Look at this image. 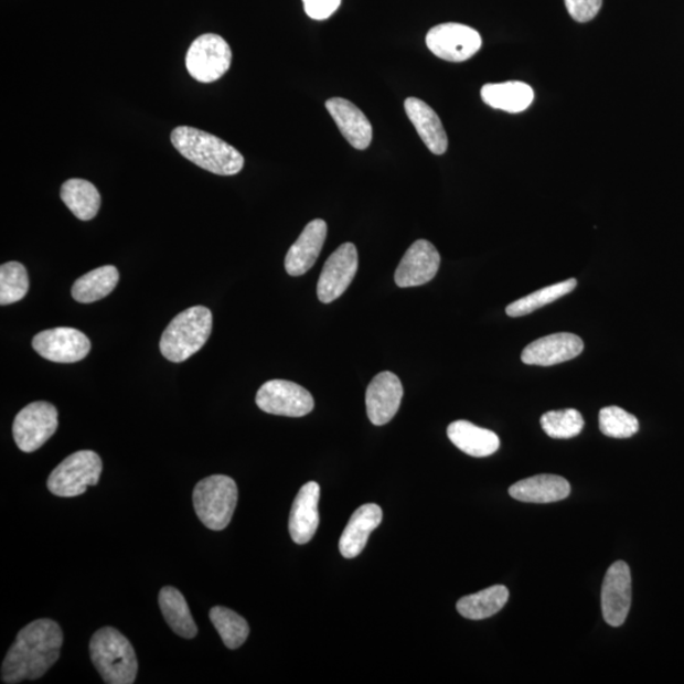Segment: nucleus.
I'll return each mask as SVG.
<instances>
[{
    "label": "nucleus",
    "instance_id": "nucleus-1",
    "mask_svg": "<svg viewBox=\"0 0 684 684\" xmlns=\"http://www.w3.org/2000/svg\"><path fill=\"white\" fill-rule=\"evenodd\" d=\"M64 635L58 623L41 619L23 628L4 658L2 681L7 684L39 680L60 656Z\"/></svg>",
    "mask_w": 684,
    "mask_h": 684
},
{
    "label": "nucleus",
    "instance_id": "nucleus-2",
    "mask_svg": "<svg viewBox=\"0 0 684 684\" xmlns=\"http://www.w3.org/2000/svg\"><path fill=\"white\" fill-rule=\"evenodd\" d=\"M171 143L182 156L210 173L229 177L243 170L245 160L220 137L190 126H179L170 135Z\"/></svg>",
    "mask_w": 684,
    "mask_h": 684
},
{
    "label": "nucleus",
    "instance_id": "nucleus-3",
    "mask_svg": "<svg viewBox=\"0 0 684 684\" xmlns=\"http://www.w3.org/2000/svg\"><path fill=\"white\" fill-rule=\"evenodd\" d=\"M94 666L108 684H132L139 671L135 649L126 637L114 628H101L90 639Z\"/></svg>",
    "mask_w": 684,
    "mask_h": 684
},
{
    "label": "nucleus",
    "instance_id": "nucleus-4",
    "mask_svg": "<svg viewBox=\"0 0 684 684\" xmlns=\"http://www.w3.org/2000/svg\"><path fill=\"white\" fill-rule=\"evenodd\" d=\"M213 318L207 307L194 306L179 313L162 333L160 352L173 363H183L209 341Z\"/></svg>",
    "mask_w": 684,
    "mask_h": 684
},
{
    "label": "nucleus",
    "instance_id": "nucleus-5",
    "mask_svg": "<svg viewBox=\"0 0 684 684\" xmlns=\"http://www.w3.org/2000/svg\"><path fill=\"white\" fill-rule=\"evenodd\" d=\"M237 500L236 482L227 475H211L194 487L193 503L196 516L213 532H221L229 525Z\"/></svg>",
    "mask_w": 684,
    "mask_h": 684
},
{
    "label": "nucleus",
    "instance_id": "nucleus-6",
    "mask_svg": "<svg viewBox=\"0 0 684 684\" xmlns=\"http://www.w3.org/2000/svg\"><path fill=\"white\" fill-rule=\"evenodd\" d=\"M101 459L92 450H81L67 457L50 474L47 489L57 498H76L96 485L101 474Z\"/></svg>",
    "mask_w": 684,
    "mask_h": 684
},
{
    "label": "nucleus",
    "instance_id": "nucleus-7",
    "mask_svg": "<svg viewBox=\"0 0 684 684\" xmlns=\"http://www.w3.org/2000/svg\"><path fill=\"white\" fill-rule=\"evenodd\" d=\"M233 62L229 45L215 33L202 34L188 49L185 65L196 82L210 84L222 78Z\"/></svg>",
    "mask_w": 684,
    "mask_h": 684
},
{
    "label": "nucleus",
    "instance_id": "nucleus-8",
    "mask_svg": "<svg viewBox=\"0 0 684 684\" xmlns=\"http://www.w3.org/2000/svg\"><path fill=\"white\" fill-rule=\"evenodd\" d=\"M57 409L49 402H33L15 416L13 438L24 452L39 450L57 430Z\"/></svg>",
    "mask_w": 684,
    "mask_h": 684
},
{
    "label": "nucleus",
    "instance_id": "nucleus-9",
    "mask_svg": "<svg viewBox=\"0 0 684 684\" xmlns=\"http://www.w3.org/2000/svg\"><path fill=\"white\" fill-rule=\"evenodd\" d=\"M426 45L435 56L445 62L463 63L482 47V38L469 25L442 23L427 33Z\"/></svg>",
    "mask_w": 684,
    "mask_h": 684
},
{
    "label": "nucleus",
    "instance_id": "nucleus-10",
    "mask_svg": "<svg viewBox=\"0 0 684 684\" xmlns=\"http://www.w3.org/2000/svg\"><path fill=\"white\" fill-rule=\"evenodd\" d=\"M256 405L264 413L286 417H303L311 414L314 399L310 392L295 382L274 380L264 383Z\"/></svg>",
    "mask_w": 684,
    "mask_h": 684
},
{
    "label": "nucleus",
    "instance_id": "nucleus-11",
    "mask_svg": "<svg viewBox=\"0 0 684 684\" xmlns=\"http://www.w3.org/2000/svg\"><path fill=\"white\" fill-rule=\"evenodd\" d=\"M32 346L46 361L66 364L83 361L92 348L87 335L72 328L41 331L33 338Z\"/></svg>",
    "mask_w": 684,
    "mask_h": 684
},
{
    "label": "nucleus",
    "instance_id": "nucleus-12",
    "mask_svg": "<svg viewBox=\"0 0 684 684\" xmlns=\"http://www.w3.org/2000/svg\"><path fill=\"white\" fill-rule=\"evenodd\" d=\"M359 267L357 250L354 244L345 243L338 247L327 263L318 285V297L322 303L336 301L352 285Z\"/></svg>",
    "mask_w": 684,
    "mask_h": 684
},
{
    "label": "nucleus",
    "instance_id": "nucleus-13",
    "mask_svg": "<svg viewBox=\"0 0 684 684\" xmlns=\"http://www.w3.org/2000/svg\"><path fill=\"white\" fill-rule=\"evenodd\" d=\"M603 619L612 628L627 621L631 607V573L626 562L612 564L606 573L602 586Z\"/></svg>",
    "mask_w": 684,
    "mask_h": 684
},
{
    "label": "nucleus",
    "instance_id": "nucleus-14",
    "mask_svg": "<svg viewBox=\"0 0 684 684\" xmlns=\"http://www.w3.org/2000/svg\"><path fill=\"white\" fill-rule=\"evenodd\" d=\"M440 254L427 239H417L402 258L395 274L400 288L420 287L429 284L440 268Z\"/></svg>",
    "mask_w": 684,
    "mask_h": 684
},
{
    "label": "nucleus",
    "instance_id": "nucleus-15",
    "mask_svg": "<svg viewBox=\"0 0 684 684\" xmlns=\"http://www.w3.org/2000/svg\"><path fill=\"white\" fill-rule=\"evenodd\" d=\"M404 387L396 374L382 372L375 375L366 389L365 404L370 420L375 426H383L392 421L398 413Z\"/></svg>",
    "mask_w": 684,
    "mask_h": 684
},
{
    "label": "nucleus",
    "instance_id": "nucleus-16",
    "mask_svg": "<svg viewBox=\"0 0 684 684\" xmlns=\"http://www.w3.org/2000/svg\"><path fill=\"white\" fill-rule=\"evenodd\" d=\"M584 341L575 333L560 332L532 342L521 354L527 365L552 366L569 362L584 352Z\"/></svg>",
    "mask_w": 684,
    "mask_h": 684
},
{
    "label": "nucleus",
    "instance_id": "nucleus-17",
    "mask_svg": "<svg viewBox=\"0 0 684 684\" xmlns=\"http://www.w3.org/2000/svg\"><path fill=\"white\" fill-rule=\"evenodd\" d=\"M320 485L306 483L299 490L289 515V534L296 544L304 545L312 541L320 525Z\"/></svg>",
    "mask_w": 684,
    "mask_h": 684
},
{
    "label": "nucleus",
    "instance_id": "nucleus-18",
    "mask_svg": "<svg viewBox=\"0 0 684 684\" xmlns=\"http://www.w3.org/2000/svg\"><path fill=\"white\" fill-rule=\"evenodd\" d=\"M327 237L328 224L321 218L311 221L304 227L286 256L285 265L289 276L301 277L313 267Z\"/></svg>",
    "mask_w": 684,
    "mask_h": 684
},
{
    "label": "nucleus",
    "instance_id": "nucleus-19",
    "mask_svg": "<svg viewBox=\"0 0 684 684\" xmlns=\"http://www.w3.org/2000/svg\"><path fill=\"white\" fill-rule=\"evenodd\" d=\"M327 108L342 136L354 149L370 148L373 140L372 124L354 103L344 98H331L327 101Z\"/></svg>",
    "mask_w": 684,
    "mask_h": 684
},
{
    "label": "nucleus",
    "instance_id": "nucleus-20",
    "mask_svg": "<svg viewBox=\"0 0 684 684\" xmlns=\"http://www.w3.org/2000/svg\"><path fill=\"white\" fill-rule=\"evenodd\" d=\"M383 511L378 504L367 503L359 507L350 517L341 534L339 549L346 559L356 558L364 551L371 534L382 524Z\"/></svg>",
    "mask_w": 684,
    "mask_h": 684
},
{
    "label": "nucleus",
    "instance_id": "nucleus-21",
    "mask_svg": "<svg viewBox=\"0 0 684 684\" xmlns=\"http://www.w3.org/2000/svg\"><path fill=\"white\" fill-rule=\"evenodd\" d=\"M405 110L427 149L435 156H442L447 152L448 135L445 132L438 114L427 103L414 97L405 100Z\"/></svg>",
    "mask_w": 684,
    "mask_h": 684
},
{
    "label": "nucleus",
    "instance_id": "nucleus-22",
    "mask_svg": "<svg viewBox=\"0 0 684 684\" xmlns=\"http://www.w3.org/2000/svg\"><path fill=\"white\" fill-rule=\"evenodd\" d=\"M512 499L526 503H553L566 500L570 494L567 479L553 474H541L523 479L510 487Z\"/></svg>",
    "mask_w": 684,
    "mask_h": 684
},
{
    "label": "nucleus",
    "instance_id": "nucleus-23",
    "mask_svg": "<svg viewBox=\"0 0 684 684\" xmlns=\"http://www.w3.org/2000/svg\"><path fill=\"white\" fill-rule=\"evenodd\" d=\"M448 438L456 447L474 458L494 455L500 449V438L491 430L460 420L449 425Z\"/></svg>",
    "mask_w": 684,
    "mask_h": 684
},
{
    "label": "nucleus",
    "instance_id": "nucleus-24",
    "mask_svg": "<svg viewBox=\"0 0 684 684\" xmlns=\"http://www.w3.org/2000/svg\"><path fill=\"white\" fill-rule=\"evenodd\" d=\"M481 96L485 105L492 108L520 114L532 105L535 94L533 88L523 82H506L483 85Z\"/></svg>",
    "mask_w": 684,
    "mask_h": 684
},
{
    "label": "nucleus",
    "instance_id": "nucleus-25",
    "mask_svg": "<svg viewBox=\"0 0 684 684\" xmlns=\"http://www.w3.org/2000/svg\"><path fill=\"white\" fill-rule=\"evenodd\" d=\"M159 605L164 619L177 635L193 639L199 634L190 607L181 591L174 587H164L159 595Z\"/></svg>",
    "mask_w": 684,
    "mask_h": 684
},
{
    "label": "nucleus",
    "instance_id": "nucleus-26",
    "mask_svg": "<svg viewBox=\"0 0 684 684\" xmlns=\"http://www.w3.org/2000/svg\"><path fill=\"white\" fill-rule=\"evenodd\" d=\"M66 207L81 221H90L98 215L100 194L96 186L84 179H68L60 191Z\"/></svg>",
    "mask_w": 684,
    "mask_h": 684
},
{
    "label": "nucleus",
    "instance_id": "nucleus-27",
    "mask_svg": "<svg viewBox=\"0 0 684 684\" xmlns=\"http://www.w3.org/2000/svg\"><path fill=\"white\" fill-rule=\"evenodd\" d=\"M119 280V272L114 265L94 269L76 279L72 296L76 302L93 303L114 292Z\"/></svg>",
    "mask_w": 684,
    "mask_h": 684
},
{
    "label": "nucleus",
    "instance_id": "nucleus-28",
    "mask_svg": "<svg viewBox=\"0 0 684 684\" xmlns=\"http://www.w3.org/2000/svg\"><path fill=\"white\" fill-rule=\"evenodd\" d=\"M510 592L504 586H493L483 591L460 598L458 612L469 620H484L499 613L509 601Z\"/></svg>",
    "mask_w": 684,
    "mask_h": 684
},
{
    "label": "nucleus",
    "instance_id": "nucleus-29",
    "mask_svg": "<svg viewBox=\"0 0 684 684\" xmlns=\"http://www.w3.org/2000/svg\"><path fill=\"white\" fill-rule=\"evenodd\" d=\"M577 279L573 278L560 281L558 285L538 289L536 292L517 299V301L507 306L506 313L510 318H521V316L533 313L536 310H541L544 306L558 301L562 297L569 295L577 288Z\"/></svg>",
    "mask_w": 684,
    "mask_h": 684
},
{
    "label": "nucleus",
    "instance_id": "nucleus-30",
    "mask_svg": "<svg viewBox=\"0 0 684 684\" xmlns=\"http://www.w3.org/2000/svg\"><path fill=\"white\" fill-rule=\"evenodd\" d=\"M210 619L228 649L234 650L242 646L250 634L249 623L243 616L226 609V607H213Z\"/></svg>",
    "mask_w": 684,
    "mask_h": 684
},
{
    "label": "nucleus",
    "instance_id": "nucleus-31",
    "mask_svg": "<svg viewBox=\"0 0 684 684\" xmlns=\"http://www.w3.org/2000/svg\"><path fill=\"white\" fill-rule=\"evenodd\" d=\"M29 288V274L21 263L10 261L0 267V304L20 302Z\"/></svg>",
    "mask_w": 684,
    "mask_h": 684
},
{
    "label": "nucleus",
    "instance_id": "nucleus-32",
    "mask_svg": "<svg viewBox=\"0 0 684 684\" xmlns=\"http://www.w3.org/2000/svg\"><path fill=\"white\" fill-rule=\"evenodd\" d=\"M541 424L545 434L553 439L575 438L585 427L584 417L573 408L551 410L542 416Z\"/></svg>",
    "mask_w": 684,
    "mask_h": 684
},
{
    "label": "nucleus",
    "instance_id": "nucleus-33",
    "mask_svg": "<svg viewBox=\"0 0 684 684\" xmlns=\"http://www.w3.org/2000/svg\"><path fill=\"white\" fill-rule=\"evenodd\" d=\"M598 420L601 432L609 438L628 439L639 431L638 418L618 406L602 408Z\"/></svg>",
    "mask_w": 684,
    "mask_h": 684
},
{
    "label": "nucleus",
    "instance_id": "nucleus-34",
    "mask_svg": "<svg viewBox=\"0 0 684 684\" xmlns=\"http://www.w3.org/2000/svg\"><path fill=\"white\" fill-rule=\"evenodd\" d=\"M571 19L586 23L592 21L600 12L602 0H564Z\"/></svg>",
    "mask_w": 684,
    "mask_h": 684
},
{
    "label": "nucleus",
    "instance_id": "nucleus-35",
    "mask_svg": "<svg viewBox=\"0 0 684 684\" xmlns=\"http://www.w3.org/2000/svg\"><path fill=\"white\" fill-rule=\"evenodd\" d=\"M341 0H303L304 11L312 20L323 21L339 10Z\"/></svg>",
    "mask_w": 684,
    "mask_h": 684
}]
</instances>
